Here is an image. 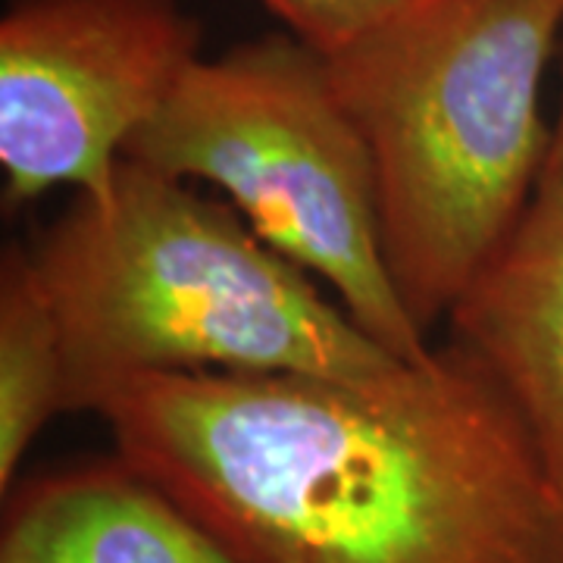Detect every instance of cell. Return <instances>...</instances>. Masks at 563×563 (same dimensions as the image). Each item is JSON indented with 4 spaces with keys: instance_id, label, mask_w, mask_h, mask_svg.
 <instances>
[{
    "instance_id": "1",
    "label": "cell",
    "mask_w": 563,
    "mask_h": 563,
    "mask_svg": "<svg viewBox=\"0 0 563 563\" xmlns=\"http://www.w3.org/2000/svg\"><path fill=\"white\" fill-rule=\"evenodd\" d=\"M95 413L247 563H563L523 420L457 342L379 383L135 376Z\"/></svg>"
},
{
    "instance_id": "2",
    "label": "cell",
    "mask_w": 563,
    "mask_h": 563,
    "mask_svg": "<svg viewBox=\"0 0 563 563\" xmlns=\"http://www.w3.org/2000/svg\"><path fill=\"white\" fill-rule=\"evenodd\" d=\"M29 251L60 322L66 410L157 373L379 383L407 366L232 203L125 157Z\"/></svg>"
},
{
    "instance_id": "3",
    "label": "cell",
    "mask_w": 563,
    "mask_h": 563,
    "mask_svg": "<svg viewBox=\"0 0 563 563\" xmlns=\"http://www.w3.org/2000/svg\"><path fill=\"white\" fill-rule=\"evenodd\" d=\"M558 44L563 0H422L325 57L376 163L388 276L422 332L451 313L539 188Z\"/></svg>"
},
{
    "instance_id": "4",
    "label": "cell",
    "mask_w": 563,
    "mask_h": 563,
    "mask_svg": "<svg viewBox=\"0 0 563 563\" xmlns=\"http://www.w3.org/2000/svg\"><path fill=\"white\" fill-rule=\"evenodd\" d=\"M125 161L213 185L263 242L320 279L366 335L407 363L435 347L404 310L383 254L369 144L329 63L295 35L198 60L129 141Z\"/></svg>"
},
{
    "instance_id": "5",
    "label": "cell",
    "mask_w": 563,
    "mask_h": 563,
    "mask_svg": "<svg viewBox=\"0 0 563 563\" xmlns=\"http://www.w3.org/2000/svg\"><path fill=\"white\" fill-rule=\"evenodd\" d=\"M201 60L179 0H10L0 16L3 203L101 198L144 122Z\"/></svg>"
},
{
    "instance_id": "6",
    "label": "cell",
    "mask_w": 563,
    "mask_h": 563,
    "mask_svg": "<svg viewBox=\"0 0 563 563\" xmlns=\"http://www.w3.org/2000/svg\"><path fill=\"white\" fill-rule=\"evenodd\" d=\"M520 413L563 514V161L548 157L517 229L448 313Z\"/></svg>"
},
{
    "instance_id": "7",
    "label": "cell",
    "mask_w": 563,
    "mask_h": 563,
    "mask_svg": "<svg viewBox=\"0 0 563 563\" xmlns=\"http://www.w3.org/2000/svg\"><path fill=\"white\" fill-rule=\"evenodd\" d=\"M0 563H247L125 461H85L7 495Z\"/></svg>"
},
{
    "instance_id": "8",
    "label": "cell",
    "mask_w": 563,
    "mask_h": 563,
    "mask_svg": "<svg viewBox=\"0 0 563 563\" xmlns=\"http://www.w3.org/2000/svg\"><path fill=\"white\" fill-rule=\"evenodd\" d=\"M66 410V357L29 244L0 261V492L20 483L22 457L41 429Z\"/></svg>"
},
{
    "instance_id": "9",
    "label": "cell",
    "mask_w": 563,
    "mask_h": 563,
    "mask_svg": "<svg viewBox=\"0 0 563 563\" xmlns=\"http://www.w3.org/2000/svg\"><path fill=\"white\" fill-rule=\"evenodd\" d=\"M291 35L322 57H335L422 0H261Z\"/></svg>"
},
{
    "instance_id": "10",
    "label": "cell",
    "mask_w": 563,
    "mask_h": 563,
    "mask_svg": "<svg viewBox=\"0 0 563 563\" xmlns=\"http://www.w3.org/2000/svg\"><path fill=\"white\" fill-rule=\"evenodd\" d=\"M551 157L563 161V81H561V103H558V117L551 122Z\"/></svg>"
}]
</instances>
